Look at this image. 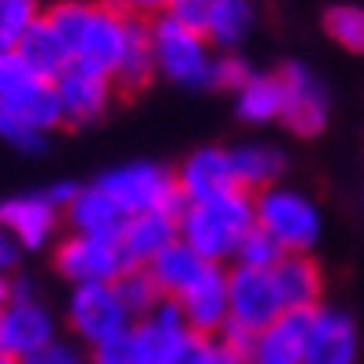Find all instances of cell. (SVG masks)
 Returning <instances> with one entry per match:
<instances>
[{"mask_svg":"<svg viewBox=\"0 0 364 364\" xmlns=\"http://www.w3.org/2000/svg\"><path fill=\"white\" fill-rule=\"evenodd\" d=\"M41 19L56 30L71 63L93 68L108 78L119 71L127 48L145 30V23L127 19L108 0H45Z\"/></svg>","mask_w":364,"mask_h":364,"instance_id":"obj_1","label":"cell"},{"mask_svg":"<svg viewBox=\"0 0 364 364\" xmlns=\"http://www.w3.org/2000/svg\"><path fill=\"white\" fill-rule=\"evenodd\" d=\"M60 105L53 78L34 71L19 53L0 56V138L19 153H41L60 130Z\"/></svg>","mask_w":364,"mask_h":364,"instance_id":"obj_2","label":"cell"},{"mask_svg":"<svg viewBox=\"0 0 364 364\" xmlns=\"http://www.w3.org/2000/svg\"><path fill=\"white\" fill-rule=\"evenodd\" d=\"M178 242L208 260V264H230L245 235L257 227L253 220V193L250 190H227L201 201H182L178 208Z\"/></svg>","mask_w":364,"mask_h":364,"instance_id":"obj_3","label":"cell"},{"mask_svg":"<svg viewBox=\"0 0 364 364\" xmlns=\"http://www.w3.org/2000/svg\"><path fill=\"white\" fill-rule=\"evenodd\" d=\"M145 26L149 48H153V68L160 78H168L178 90H216L220 53L208 45L201 30L175 19V15H160Z\"/></svg>","mask_w":364,"mask_h":364,"instance_id":"obj_4","label":"cell"},{"mask_svg":"<svg viewBox=\"0 0 364 364\" xmlns=\"http://www.w3.org/2000/svg\"><path fill=\"white\" fill-rule=\"evenodd\" d=\"M253 220L283 253H312L323 238V212L305 190L275 182L253 193Z\"/></svg>","mask_w":364,"mask_h":364,"instance_id":"obj_5","label":"cell"},{"mask_svg":"<svg viewBox=\"0 0 364 364\" xmlns=\"http://www.w3.org/2000/svg\"><path fill=\"white\" fill-rule=\"evenodd\" d=\"M115 205L130 216H153V212H168L178 216L182 193L175 182V168L160 160H130L119 168H108L93 178Z\"/></svg>","mask_w":364,"mask_h":364,"instance_id":"obj_6","label":"cell"},{"mask_svg":"<svg viewBox=\"0 0 364 364\" xmlns=\"http://www.w3.org/2000/svg\"><path fill=\"white\" fill-rule=\"evenodd\" d=\"M186 320L175 301H160L153 312L134 320L123 335H115L90 350V364H164L171 346L186 335Z\"/></svg>","mask_w":364,"mask_h":364,"instance_id":"obj_7","label":"cell"},{"mask_svg":"<svg viewBox=\"0 0 364 364\" xmlns=\"http://www.w3.org/2000/svg\"><path fill=\"white\" fill-rule=\"evenodd\" d=\"M60 338V320L26 275H11V297L0 309V353L23 360Z\"/></svg>","mask_w":364,"mask_h":364,"instance_id":"obj_8","label":"cell"},{"mask_svg":"<svg viewBox=\"0 0 364 364\" xmlns=\"http://www.w3.org/2000/svg\"><path fill=\"white\" fill-rule=\"evenodd\" d=\"M63 323L82 350H93L134 323L130 309L123 305L115 283H93V287H71L68 305H63Z\"/></svg>","mask_w":364,"mask_h":364,"instance_id":"obj_9","label":"cell"},{"mask_svg":"<svg viewBox=\"0 0 364 364\" xmlns=\"http://www.w3.org/2000/svg\"><path fill=\"white\" fill-rule=\"evenodd\" d=\"M53 268L68 287H93V283H115L130 264L115 238H93L68 230L53 245Z\"/></svg>","mask_w":364,"mask_h":364,"instance_id":"obj_10","label":"cell"},{"mask_svg":"<svg viewBox=\"0 0 364 364\" xmlns=\"http://www.w3.org/2000/svg\"><path fill=\"white\" fill-rule=\"evenodd\" d=\"M283 312L287 309L275 294L272 272H253V268L230 264L227 268V327L223 331L250 342L257 331L275 323Z\"/></svg>","mask_w":364,"mask_h":364,"instance_id":"obj_11","label":"cell"},{"mask_svg":"<svg viewBox=\"0 0 364 364\" xmlns=\"http://www.w3.org/2000/svg\"><path fill=\"white\" fill-rule=\"evenodd\" d=\"M53 90H56V105H60V123L71 130L101 123L115 105V93H119L108 75L82 68V63H68L53 78Z\"/></svg>","mask_w":364,"mask_h":364,"instance_id":"obj_12","label":"cell"},{"mask_svg":"<svg viewBox=\"0 0 364 364\" xmlns=\"http://www.w3.org/2000/svg\"><path fill=\"white\" fill-rule=\"evenodd\" d=\"M0 227L23 245V253H45L63 235V208L45 190L11 193L0 201Z\"/></svg>","mask_w":364,"mask_h":364,"instance_id":"obj_13","label":"cell"},{"mask_svg":"<svg viewBox=\"0 0 364 364\" xmlns=\"http://www.w3.org/2000/svg\"><path fill=\"white\" fill-rule=\"evenodd\" d=\"M279 78H283L279 123H287V130L297 138H320L331 119V93L323 78L309 63H287V68H279Z\"/></svg>","mask_w":364,"mask_h":364,"instance_id":"obj_14","label":"cell"},{"mask_svg":"<svg viewBox=\"0 0 364 364\" xmlns=\"http://www.w3.org/2000/svg\"><path fill=\"white\" fill-rule=\"evenodd\" d=\"M357 360H360L357 320L346 309L316 305L309 312V335H305V360L301 364H357Z\"/></svg>","mask_w":364,"mask_h":364,"instance_id":"obj_15","label":"cell"},{"mask_svg":"<svg viewBox=\"0 0 364 364\" xmlns=\"http://www.w3.org/2000/svg\"><path fill=\"white\" fill-rule=\"evenodd\" d=\"M175 305L193 335H220L227 327V264H208L175 297Z\"/></svg>","mask_w":364,"mask_h":364,"instance_id":"obj_16","label":"cell"},{"mask_svg":"<svg viewBox=\"0 0 364 364\" xmlns=\"http://www.w3.org/2000/svg\"><path fill=\"white\" fill-rule=\"evenodd\" d=\"M175 182H178L182 201H201V197L238 190L235 168H230V149H223V145L193 149V153L175 168Z\"/></svg>","mask_w":364,"mask_h":364,"instance_id":"obj_17","label":"cell"},{"mask_svg":"<svg viewBox=\"0 0 364 364\" xmlns=\"http://www.w3.org/2000/svg\"><path fill=\"white\" fill-rule=\"evenodd\" d=\"M63 227L75 235H93V238H119L127 227V212L97 186V182H78L75 197L63 208Z\"/></svg>","mask_w":364,"mask_h":364,"instance_id":"obj_18","label":"cell"},{"mask_svg":"<svg viewBox=\"0 0 364 364\" xmlns=\"http://www.w3.org/2000/svg\"><path fill=\"white\" fill-rule=\"evenodd\" d=\"M257 19H260L257 0H205L197 30L208 38L216 53H238L253 38Z\"/></svg>","mask_w":364,"mask_h":364,"instance_id":"obj_19","label":"cell"},{"mask_svg":"<svg viewBox=\"0 0 364 364\" xmlns=\"http://www.w3.org/2000/svg\"><path fill=\"white\" fill-rule=\"evenodd\" d=\"M272 283L287 312H312L323 305V272L312 253H283L272 268Z\"/></svg>","mask_w":364,"mask_h":364,"instance_id":"obj_20","label":"cell"},{"mask_svg":"<svg viewBox=\"0 0 364 364\" xmlns=\"http://www.w3.org/2000/svg\"><path fill=\"white\" fill-rule=\"evenodd\" d=\"M305 335H309V312H283L275 323H268L250 338L245 364H301Z\"/></svg>","mask_w":364,"mask_h":364,"instance_id":"obj_21","label":"cell"},{"mask_svg":"<svg viewBox=\"0 0 364 364\" xmlns=\"http://www.w3.org/2000/svg\"><path fill=\"white\" fill-rule=\"evenodd\" d=\"M127 257L130 268H145L149 260H156L171 242H178V223L168 212H153V216H130L123 235L115 238Z\"/></svg>","mask_w":364,"mask_h":364,"instance_id":"obj_22","label":"cell"},{"mask_svg":"<svg viewBox=\"0 0 364 364\" xmlns=\"http://www.w3.org/2000/svg\"><path fill=\"white\" fill-rule=\"evenodd\" d=\"M230 168H235L238 190H268L287 175V153L275 141H242L230 149Z\"/></svg>","mask_w":364,"mask_h":364,"instance_id":"obj_23","label":"cell"},{"mask_svg":"<svg viewBox=\"0 0 364 364\" xmlns=\"http://www.w3.org/2000/svg\"><path fill=\"white\" fill-rule=\"evenodd\" d=\"M235 112L242 123L268 127L283 115V78L279 71H250V78L235 90Z\"/></svg>","mask_w":364,"mask_h":364,"instance_id":"obj_24","label":"cell"},{"mask_svg":"<svg viewBox=\"0 0 364 364\" xmlns=\"http://www.w3.org/2000/svg\"><path fill=\"white\" fill-rule=\"evenodd\" d=\"M205 268H208V260L197 257L186 242H171L156 260L145 264V272H149V279L156 283V290H160L164 301H175V297L186 290Z\"/></svg>","mask_w":364,"mask_h":364,"instance_id":"obj_25","label":"cell"},{"mask_svg":"<svg viewBox=\"0 0 364 364\" xmlns=\"http://www.w3.org/2000/svg\"><path fill=\"white\" fill-rule=\"evenodd\" d=\"M15 53H19L34 71H41L45 78H56V75L71 63L68 53H63V41L56 38V30L48 26L45 19H38L34 26H30V34L23 38V45L15 48Z\"/></svg>","mask_w":364,"mask_h":364,"instance_id":"obj_26","label":"cell"},{"mask_svg":"<svg viewBox=\"0 0 364 364\" xmlns=\"http://www.w3.org/2000/svg\"><path fill=\"white\" fill-rule=\"evenodd\" d=\"M323 34L346 53L364 56V4H331L323 11Z\"/></svg>","mask_w":364,"mask_h":364,"instance_id":"obj_27","label":"cell"},{"mask_svg":"<svg viewBox=\"0 0 364 364\" xmlns=\"http://www.w3.org/2000/svg\"><path fill=\"white\" fill-rule=\"evenodd\" d=\"M45 0H0V56L15 53L30 34V26L41 19Z\"/></svg>","mask_w":364,"mask_h":364,"instance_id":"obj_28","label":"cell"},{"mask_svg":"<svg viewBox=\"0 0 364 364\" xmlns=\"http://www.w3.org/2000/svg\"><path fill=\"white\" fill-rule=\"evenodd\" d=\"M115 290H119L123 305L130 309V316H134V320H141L145 312H153V309L164 301L160 290H156V283L149 279L145 268H127L119 279H115Z\"/></svg>","mask_w":364,"mask_h":364,"instance_id":"obj_29","label":"cell"},{"mask_svg":"<svg viewBox=\"0 0 364 364\" xmlns=\"http://www.w3.org/2000/svg\"><path fill=\"white\" fill-rule=\"evenodd\" d=\"M279 257H283V250H279L264 230L253 227L250 235H245V242L238 245V253H235L230 264H238V268H253V272H272L279 264Z\"/></svg>","mask_w":364,"mask_h":364,"instance_id":"obj_30","label":"cell"},{"mask_svg":"<svg viewBox=\"0 0 364 364\" xmlns=\"http://www.w3.org/2000/svg\"><path fill=\"white\" fill-rule=\"evenodd\" d=\"M15 364H90V350H82L75 338H56V342H48L45 350L30 353Z\"/></svg>","mask_w":364,"mask_h":364,"instance_id":"obj_31","label":"cell"},{"mask_svg":"<svg viewBox=\"0 0 364 364\" xmlns=\"http://www.w3.org/2000/svg\"><path fill=\"white\" fill-rule=\"evenodd\" d=\"M250 63H245L242 53H220L216 60V90H227V93H235L245 78H250Z\"/></svg>","mask_w":364,"mask_h":364,"instance_id":"obj_32","label":"cell"},{"mask_svg":"<svg viewBox=\"0 0 364 364\" xmlns=\"http://www.w3.org/2000/svg\"><path fill=\"white\" fill-rule=\"evenodd\" d=\"M115 11H123L127 19H138V23H153L160 15H168L175 0H108Z\"/></svg>","mask_w":364,"mask_h":364,"instance_id":"obj_33","label":"cell"},{"mask_svg":"<svg viewBox=\"0 0 364 364\" xmlns=\"http://www.w3.org/2000/svg\"><path fill=\"white\" fill-rule=\"evenodd\" d=\"M23 245L15 242L4 227H0V275H19V268H23Z\"/></svg>","mask_w":364,"mask_h":364,"instance_id":"obj_34","label":"cell"},{"mask_svg":"<svg viewBox=\"0 0 364 364\" xmlns=\"http://www.w3.org/2000/svg\"><path fill=\"white\" fill-rule=\"evenodd\" d=\"M8 297H11V275H0V309L8 305Z\"/></svg>","mask_w":364,"mask_h":364,"instance_id":"obj_35","label":"cell"},{"mask_svg":"<svg viewBox=\"0 0 364 364\" xmlns=\"http://www.w3.org/2000/svg\"><path fill=\"white\" fill-rule=\"evenodd\" d=\"M0 364H15V360H11L8 353H0Z\"/></svg>","mask_w":364,"mask_h":364,"instance_id":"obj_36","label":"cell"}]
</instances>
